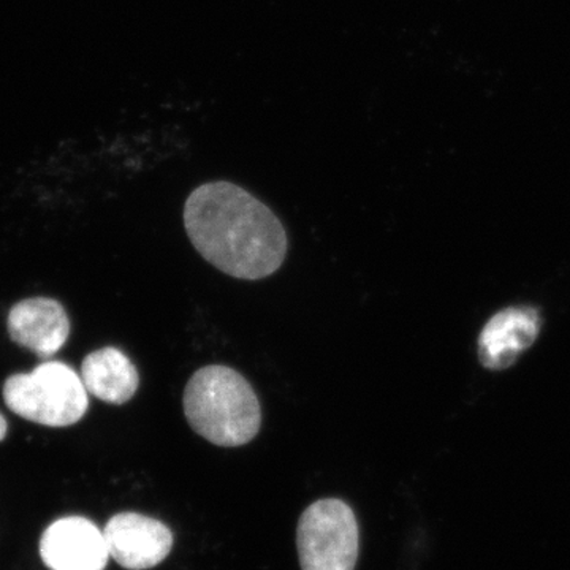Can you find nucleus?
Masks as SVG:
<instances>
[{"instance_id":"obj_7","label":"nucleus","mask_w":570,"mask_h":570,"mask_svg":"<svg viewBox=\"0 0 570 570\" xmlns=\"http://www.w3.org/2000/svg\"><path fill=\"white\" fill-rule=\"evenodd\" d=\"M542 318L531 306H510L487 322L479 336V360L487 370H508L538 340Z\"/></svg>"},{"instance_id":"obj_10","label":"nucleus","mask_w":570,"mask_h":570,"mask_svg":"<svg viewBox=\"0 0 570 570\" xmlns=\"http://www.w3.org/2000/svg\"><path fill=\"white\" fill-rule=\"evenodd\" d=\"M7 431H9V425H7V420L3 419V415L0 414V442H2L3 439H6Z\"/></svg>"},{"instance_id":"obj_3","label":"nucleus","mask_w":570,"mask_h":570,"mask_svg":"<svg viewBox=\"0 0 570 570\" xmlns=\"http://www.w3.org/2000/svg\"><path fill=\"white\" fill-rule=\"evenodd\" d=\"M3 401L20 417L51 428L75 425L89 407L81 377L61 362L41 363L32 373L7 379Z\"/></svg>"},{"instance_id":"obj_2","label":"nucleus","mask_w":570,"mask_h":570,"mask_svg":"<svg viewBox=\"0 0 570 570\" xmlns=\"http://www.w3.org/2000/svg\"><path fill=\"white\" fill-rule=\"evenodd\" d=\"M183 406L195 433L219 448H242L261 431V401L234 367L198 370L184 390Z\"/></svg>"},{"instance_id":"obj_9","label":"nucleus","mask_w":570,"mask_h":570,"mask_svg":"<svg viewBox=\"0 0 570 570\" xmlns=\"http://www.w3.org/2000/svg\"><path fill=\"white\" fill-rule=\"evenodd\" d=\"M81 381L88 393L115 406L132 400L140 387V376L132 360L116 347L99 348L86 356Z\"/></svg>"},{"instance_id":"obj_6","label":"nucleus","mask_w":570,"mask_h":570,"mask_svg":"<svg viewBox=\"0 0 570 570\" xmlns=\"http://www.w3.org/2000/svg\"><path fill=\"white\" fill-rule=\"evenodd\" d=\"M41 560L51 570H104L110 560L104 532L92 521H55L40 540Z\"/></svg>"},{"instance_id":"obj_5","label":"nucleus","mask_w":570,"mask_h":570,"mask_svg":"<svg viewBox=\"0 0 570 570\" xmlns=\"http://www.w3.org/2000/svg\"><path fill=\"white\" fill-rule=\"evenodd\" d=\"M104 535L110 558L129 570L156 568L174 549L170 528L141 513H118L108 521Z\"/></svg>"},{"instance_id":"obj_8","label":"nucleus","mask_w":570,"mask_h":570,"mask_svg":"<svg viewBox=\"0 0 570 570\" xmlns=\"http://www.w3.org/2000/svg\"><path fill=\"white\" fill-rule=\"evenodd\" d=\"M7 328L13 343L48 358L61 351L70 335V321L56 299L29 298L11 307Z\"/></svg>"},{"instance_id":"obj_4","label":"nucleus","mask_w":570,"mask_h":570,"mask_svg":"<svg viewBox=\"0 0 570 570\" xmlns=\"http://www.w3.org/2000/svg\"><path fill=\"white\" fill-rule=\"evenodd\" d=\"M302 570H355L358 560V523L354 510L341 499L314 502L296 528Z\"/></svg>"},{"instance_id":"obj_1","label":"nucleus","mask_w":570,"mask_h":570,"mask_svg":"<svg viewBox=\"0 0 570 570\" xmlns=\"http://www.w3.org/2000/svg\"><path fill=\"white\" fill-rule=\"evenodd\" d=\"M184 227L202 257L236 279L275 275L287 255V234L276 214L236 184L197 187L184 205Z\"/></svg>"}]
</instances>
